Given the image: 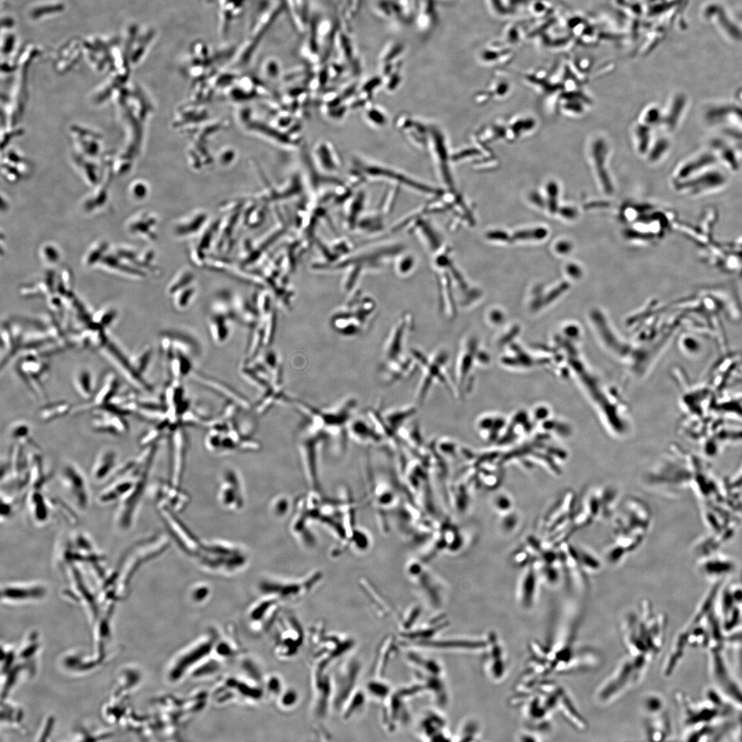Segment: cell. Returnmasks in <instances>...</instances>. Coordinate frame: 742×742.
Here are the masks:
<instances>
[{"label": "cell", "mask_w": 742, "mask_h": 742, "mask_svg": "<svg viewBox=\"0 0 742 742\" xmlns=\"http://www.w3.org/2000/svg\"><path fill=\"white\" fill-rule=\"evenodd\" d=\"M405 698L399 690L392 691L383 701L381 723L386 731L394 732L407 721V710L404 701Z\"/></svg>", "instance_id": "obj_11"}, {"label": "cell", "mask_w": 742, "mask_h": 742, "mask_svg": "<svg viewBox=\"0 0 742 742\" xmlns=\"http://www.w3.org/2000/svg\"><path fill=\"white\" fill-rule=\"evenodd\" d=\"M293 402L308 418V423L315 428L323 431L328 436L338 437L343 442L348 436L347 428L357 405L355 397H346L326 409L317 408L301 401L294 400Z\"/></svg>", "instance_id": "obj_3"}, {"label": "cell", "mask_w": 742, "mask_h": 742, "mask_svg": "<svg viewBox=\"0 0 742 742\" xmlns=\"http://www.w3.org/2000/svg\"><path fill=\"white\" fill-rule=\"evenodd\" d=\"M168 359L170 372L175 379H179L190 372L191 364L188 356L177 352V355L173 353L171 358Z\"/></svg>", "instance_id": "obj_27"}, {"label": "cell", "mask_w": 742, "mask_h": 742, "mask_svg": "<svg viewBox=\"0 0 742 742\" xmlns=\"http://www.w3.org/2000/svg\"><path fill=\"white\" fill-rule=\"evenodd\" d=\"M361 665L355 657L344 659L332 677V708L339 712L346 699L357 689Z\"/></svg>", "instance_id": "obj_6"}, {"label": "cell", "mask_w": 742, "mask_h": 742, "mask_svg": "<svg viewBox=\"0 0 742 742\" xmlns=\"http://www.w3.org/2000/svg\"><path fill=\"white\" fill-rule=\"evenodd\" d=\"M367 695L364 690L356 689L346 699L340 712L345 720H348L361 713L366 705Z\"/></svg>", "instance_id": "obj_23"}, {"label": "cell", "mask_w": 742, "mask_h": 742, "mask_svg": "<svg viewBox=\"0 0 742 742\" xmlns=\"http://www.w3.org/2000/svg\"><path fill=\"white\" fill-rule=\"evenodd\" d=\"M347 434L353 440L364 445H378L384 442L369 420L352 418L347 428Z\"/></svg>", "instance_id": "obj_13"}, {"label": "cell", "mask_w": 742, "mask_h": 742, "mask_svg": "<svg viewBox=\"0 0 742 742\" xmlns=\"http://www.w3.org/2000/svg\"><path fill=\"white\" fill-rule=\"evenodd\" d=\"M30 513L36 521L43 523L47 518V506L44 502V498L38 492H34L30 498Z\"/></svg>", "instance_id": "obj_28"}, {"label": "cell", "mask_w": 742, "mask_h": 742, "mask_svg": "<svg viewBox=\"0 0 742 742\" xmlns=\"http://www.w3.org/2000/svg\"><path fill=\"white\" fill-rule=\"evenodd\" d=\"M73 385L77 394L85 402L92 399L96 390L93 376L87 368H80L74 373Z\"/></svg>", "instance_id": "obj_22"}, {"label": "cell", "mask_w": 742, "mask_h": 742, "mask_svg": "<svg viewBox=\"0 0 742 742\" xmlns=\"http://www.w3.org/2000/svg\"><path fill=\"white\" fill-rule=\"evenodd\" d=\"M490 11L496 17H506L512 13L511 6L503 0H486Z\"/></svg>", "instance_id": "obj_30"}, {"label": "cell", "mask_w": 742, "mask_h": 742, "mask_svg": "<svg viewBox=\"0 0 742 742\" xmlns=\"http://www.w3.org/2000/svg\"><path fill=\"white\" fill-rule=\"evenodd\" d=\"M368 697L383 702L392 692L390 685L381 677H374L366 684Z\"/></svg>", "instance_id": "obj_25"}, {"label": "cell", "mask_w": 742, "mask_h": 742, "mask_svg": "<svg viewBox=\"0 0 742 742\" xmlns=\"http://www.w3.org/2000/svg\"><path fill=\"white\" fill-rule=\"evenodd\" d=\"M151 357V350L149 348H144L136 352H133L130 356L128 361L135 372L142 376L146 370Z\"/></svg>", "instance_id": "obj_29"}, {"label": "cell", "mask_w": 742, "mask_h": 742, "mask_svg": "<svg viewBox=\"0 0 742 742\" xmlns=\"http://www.w3.org/2000/svg\"><path fill=\"white\" fill-rule=\"evenodd\" d=\"M61 482L80 509L87 508L89 502V488L81 471L74 464H68L61 473Z\"/></svg>", "instance_id": "obj_10"}, {"label": "cell", "mask_w": 742, "mask_h": 742, "mask_svg": "<svg viewBox=\"0 0 742 742\" xmlns=\"http://www.w3.org/2000/svg\"><path fill=\"white\" fill-rule=\"evenodd\" d=\"M327 438L326 433L309 423L300 438L299 449L303 465L311 481L317 480L319 447Z\"/></svg>", "instance_id": "obj_8"}, {"label": "cell", "mask_w": 742, "mask_h": 742, "mask_svg": "<svg viewBox=\"0 0 742 742\" xmlns=\"http://www.w3.org/2000/svg\"><path fill=\"white\" fill-rule=\"evenodd\" d=\"M36 352H29L18 364L19 374L35 393L45 394L43 380L49 369V363Z\"/></svg>", "instance_id": "obj_9"}, {"label": "cell", "mask_w": 742, "mask_h": 742, "mask_svg": "<svg viewBox=\"0 0 742 742\" xmlns=\"http://www.w3.org/2000/svg\"><path fill=\"white\" fill-rule=\"evenodd\" d=\"M407 319L399 321L390 333L383 349L385 361L395 360L405 355L404 344L408 324Z\"/></svg>", "instance_id": "obj_15"}, {"label": "cell", "mask_w": 742, "mask_h": 742, "mask_svg": "<svg viewBox=\"0 0 742 742\" xmlns=\"http://www.w3.org/2000/svg\"><path fill=\"white\" fill-rule=\"evenodd\" d=\"M328 669L312 666L311 710L315 718L322 719L332 708L333 686Z\"/></svg>", "instance_id": "obj_7"}, {"label": "cell", "mask_w": 742, "mask_h": 742, "mask_svg": "<svg viewBox=\"0 0 742 742\" xmlns=\"http://www.w3.org/2000/svg\"><path fill=\"white\" fill-rule=\"evenodd\" d=\"M649 133L648 128H647L646 126H640L639 128L636 129V136L637 137H640L639 149L641 151H644L646 150L647 142L649 139Z\"/></svg>", "instance_id": "obj_31"}, {"label": "cell", "mask_w": 742, "mask_h": 742, "mask_svg": "<svg viewBox=\"0 0 742 742\" xmlns=\"http://www.w3.org/2000/svg\"><path fill=\"white\" fill-rule=\"evenodd\" d=\"M414 362L412 357L407 355H403L395 360L385 361L381 368L383 381L388 384H392L407 377L413 372Z\"/></svg>", "instance_id": "obj_16"}, {"label": "cell", "mask_w": 742, "mask_h": 742, "mask_svg": "<svg viewBox=\"0 0 742 742\" xmlns=\"http://www.w3.org/2000/svg\"><path fill=\"white\" fill-rule=\"evenodd\" d=\"M644 721L645 734L649 741H662L668 734L670 725L664 710L647 712Z\"/></svg>", "instance_id": "obj_17"}, {"label": "cell", "mask_w": 742, "mask_h": 742, "mask_svg": "<svg viewBox=\"0 0 742 742\" xmlns=\"http://www.w3.org/2000/svg\"><path fill=\"white\" fill-rule=\"evenodd\" d=\"M666 622L664 616L655 614L648 604L628 614L622 625L625 654L651 663L663 644Z\"/></svg>", "instance_id": "obj_2"}, {"label": "cell", "mask_w": 742, "mask_h": 742, "mask_svg": "<svg viewBox=\"0 0 742 742\" xmlns=\"http://www.w3.org/2000/svg\"><path fill=\"white\" fill-rule=\"evenodd\" d=\"M412 262L410 259H406L405 260L403 261L402 262H401V265H400V266L398 267L399 270L401 271H402L403 272L407 271L409 269V267L412 266Z\"/></svg>", "instance_id": "obj_34"}, {"label": "cell", "mask_w": 742, "mask_h": 742, "mask_svg": "<svg viewBox=\"0 0 742 742\" xmlns=\"http://www.w3.org/2000/svg\"><path fill=\"white\" fill-rule=\"evenodd\" d=\"M10 434L16 440L18 443L30 445L34 448L38 449L37 445L33 440V438L30 436V429L27 423L23 420H17L12 423L9 427Z\"/></svg>", "instance_id": "obj_26"}, {"label": "cell", "mask_w": 742, "mask_h": 742, "mask_svg": "<svg viewBox=\"0 0 742 742\" xmlns=\"http://www.w3.org/2000/svg\"><path fill=\"white\" fill-rule=\"evenodd\" d=\"M116 458L117 455L114 450L109 448L101 450L96 456L91 467L93 479L97 482L104 480L114 471Z\"/></svg>", "instance_id": "obj_19"}, {"label": "cell", "mask_w": 742, "mask_h": 742, "mask_svg": "<svg viewBox=\"0 0 742 742\" xmlns=\"http://www.w3.org/2000/svg\"><path fill=\"white\" fill-rule=\"evenodd\" d=\"M73 408L74 407L66 401L48 403L40 410L39 418L45 423L52 421L71 413Z\"/></svg>", "instance_id": "obj_24"}, {"label": "cell", "mask_w": 742, "mask_h": 742, "mask_svg": "<svg viewBox=\"0 0 742 742\" xmlns=\"http://www.w3.org/2000/svg\"><path fill=\"white\" fill-rule=\"evenodd\" d=\"M378 652L373 664L372 673L375 677L383 678L385 670L392 656L397 649L396 638L388 636L380 643Z\"/></svg>", "instance_id": "obj_20"}, {"label": "cell", "mask_w": 742, "mask_h": 742, "mask_svg": "<svg viewBox=\"0 0 742 742\" xmlns=\"http://www.w3.org/2000/svg\"><path fill=\"white\" fill-rule=\"evenodd\" d=\"M353 639L344 633H326L325 631L313 644L312 666L328 669L329 664L344 657L354 647Z\"/></svg>", "instance_id": "obj_5"}, {"label": "cell", "mask_w": 742, "mask_h": 742, "mask_svg": "<svg viewBox=\"0 0 742 742\" xmlns=\"http://www.w3.org/2000/svg\"><path fill=\"white\" fill-rule=\"evenodd\" d=\"M196 555L201 565L211 571L233 572L246 563L247 556L240 549L230 543L214 541L199 546Z\"/></svg>", "instance_id": "obj_4"}, {"label": "cell", "mask_w": 742, "mask_h": 742, "mask_svg": "<svg viewBox=\"0 0 742 742\" xmlns=\"http://www.w3.org/2000/svg\"><path fill=\"white\" fill-rule=\"evenodd\" d=\"M504 37L507 41L511 43L517 42L519 39L518 27L513 24L508 26L504 32Z\"/></svg>", "instance_id": "obj_32"}, {"label": "cell", "mask_w": 742, "mask_h": 742, "mask_svg": "<svg viewBox=\"0 0 742 742\" xmlns=\"http://www.w3.org/2000/svg\"><path fill=\"white\" fill-rule=\"evenodd\" d=\"M192 377L194 381L199 382L207 388L212 390L217 394L221 395L232 401L234 404L240 406V407L248 409L250 408V403L245 397L243 396L239 392H236L235 390L228 386L225 383L218 381L216 379L210 376L202 374L199 372H193Z\"/></svg>", "instance_id": "obj_14"}, {"label": "cell", "mask_w": 742, "mask_h": 742, "mask_svg": "<svg viewBox=\"0 0 742 742\" xmlns=\"http://www.w3.org/2000/svg\"><path fill=\"white\" fill-rule=\"evenodd\" d=\"M415 413L414 406L406 405L389 409L382 412V416L390 431L398 436V431Z\"/></svg>", "instance_id": "obj_21"}, {"label": "cell", "mask_w": 742, "mask_h": 742, "mask_svg": "<svg viewBox=\"0 0 742 742\" xmlns=\"http://www.w3.org/2000/svg\"><path fill=\"white\" fill-rule=\"evenodd\" d=\"M657 115H658V112H657V111L656 109H650V111H648L646 113V117H645V120L646 121L645 122L649 123V124L655 123V122H657L656 120H657Z\"/></svg>", "instance_id": "obj_33"}, {"label": "cell", "mask_w": 742, "mask_h": 742, "mask_svg": "<svg viewBox=\"0 0 742 742\" xmlns=\"http://www.w3.org/2000/svg\"><path fill=\"white\" fill-rule=\"evenodd\" d=\"M186 450V441L184 431L177 428L172 436V480L173 484H178L183 474Z\"/></svg>", "instance_id": "obj_18"}, {"label": "cell", "mask_w": 742, "mask_h": 742, "mask_svg": "<svg viewBox=\"0 0 742 742\" xmlns=\"http://www.w3.org/2000/svg\"><path fill=\"white\" fill-rule=\"evenodd\" d=\"M559 341L555 352H550V363L555 365L561 377L578 387L611 434L618 438L625 436L631 427L625 401L592 368L581 351L578 339Z\"/></svg>", "instance_id": "obj_1"}, {"label": "cell", "mask_w": 742, "mask_h": 742, "mask_svg": "<svg viewBox=\"0 0 742 742\" xmlns=\"http://www.w3.org/2000/svg\"><path fill=\"white\" fill-rule=\"evenodd\" d=\"M92 411V427L97 431L122 435L128 431V423L120 412L107 406Z\"/></svg>", "instance_id": "obj_12"}]
</instances>
